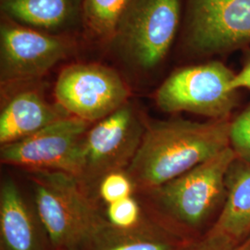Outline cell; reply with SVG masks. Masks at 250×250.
Wrapping results in <instances>:
<instances>
[{
	"instance_id": "obj_1",
	"label": "cell",
	"mask_w": 250,
	"mask_h": 250,
	"mask_svg": "<svg viewBox=\"0 0 250 250\" xmlns=\"http://www.w3.org/2000/svg\"><path fill=\"white\" fill-rule=\"evenodd\" d=\"M231 121H146L140 146L126 169L143 194L230 146Z\"/></svg>"
},
{
	"instance_id": "obj_2",
	"label": "cell",
	"mask_w": 250,
	"mask_h": 250,
	"mask_svg": "<svg viewBox=\"0 0 250 250\" xmlns=\"http://www.w3.org/2000/svg\"><path fill=\"white\" fill-rule=\"evenodd\" d=\"M29 181L38 216L53 250H81L106 224L88 191L72 174L30 170Z\"/></svg>"
},
{
	"instance_id": "obj_3",
	"label": "cell",
	"mask_w": 250,
	"mask_h": 250,
	"mask_svg": "<svg viewBox=\"0 0 250 250\" xmlns=\"http://www.w3.org/2000/svg\"><path fill=\"white\" fill-rule=\"evenodd\" d=\"M237 156L232 146L216 154L147 195L156 214L186 229L201 227L226 196V176Z\"/></svg>"
},
{
	"instance_id": "obj_4",
	"label": "cell",
	"mask_w": 250,
	"mask_h": 250,
	"mask_svg": "<svg viewBox=\"0 0 250 250\" xmlns=\"http://www.w3.org/2000/svg\"><path fill=\"white\" fill-rule=\"evenodd\" d=\"M181 14V0H131L109 45L129 66L152 71L170 52Z\"/></svg>"
},
{
	"instance_id": "obj_5",
	"label": "cell",
	"mask_w": 250,
	"mask_h": 250,
	"mask_svg": "<svg viewBox=\"0 0 250 250\" xmlns=\"http://www.w3.org/2000/svg\"><path fill=\"white\" fill-rule=\"evenodd\" d=\"M234 73L218 61L190 65L171 72L155 93L157 107L167 113L190 112L226 120L237 104L232 89Z\"/></svg>"
},
{
	"instance_id": "obj_6",
	"label": "cell",
	"mask_w": 250,
	"mask_h": 250,
	"mask_svg": "<svg viewBox=\"0 0 250 250\" xmlns=\"http://www.w3.org/2000/svg\"><path fill=\"white\" fill-rule=\"evenodd\" d=\"M146 120L130 102L93 124L81 144L76 178L87 191L97 188L100 179L126 170L138 150Z\"/></svg>"
},
{
	"instance_id": "obj_7",
	"label": "cell",
	"mask_w": 250,
	"mask_h": 250,
	"mask_svg": "<svg viewBox=\"0 0 250 250\" xmlns=\"http://www.w3.org/2000/svg\"><path fill=\"white\" fill-rule=\"evenodd\" d=\"M183 43L188 53L210 57L250 45V0H188Z\"/></svg>"
},
{
	"instance_id": "obj_8",
	"label": "cell",
	"mask_w": 250,
	"mask_h": 250,
	"mask_svg": "<svg viewBox=\"0 0 250 250\" xmlns=\"http://www.w3.org/2000/svg\"><path fill=\"white\" fill-rule=\"evenodd\" d=\"M56 102L70 116L95 124L130 100V89L116 70L98 63H74L60 72Z\"/></svg>"
},
{
	"instance_id": "obj_9",
	"label": "cell",
	"mask_w": 250,
	"mask_h": 250,
	"mask_svg": "<svg viewBox=\"0 0 250 250\" xmlns=\"http://www.w3.org/2000/svg\"><path fill=\"white\" fill-rule=\"evenodd\" d=\"M75 44L58 36L23 26L7 19L0 23V82L2 87L41 78L73 53Z\"/></svg>"
},
{
	"instance_id": "obj_10",
	"label": "cell",
	"mask_w": 250,
	"mask_h": 250,
	"mask_svg": "<svg viewBox=\"0 0 250 250\" xmlns=\"http://www.w3.org/2000/svg\"><path fill=\"white\" fill-rule=\"evenodd\" d=\"M93 124L68 116L26 138L1 146L2 164L30 170H57L77 176L81 144Z\"/></svg>"
},
{
	"instance_id": "obj_11",
	"label": "cell",
	"mask_w": 250,
	"mask_h": 250,
	"mask_svg": "<svg viewBox=\"0 0 250 250\" xmlns=\"http://www.w3.org/2000/svg\"><path fill=\"white\" fill-rule=\"evenodd\" d=\"M0 250H53L35 206L12 178L0 188Z\"/></svg>"
},
{
	"instance_id": "obj_12",
	"label": "cell",
	"mask_w": 250,
	"mask_h": 250,
	"mask_svg": "<svg viewBox=\"0 0 250 250\" xmlns=\"http://www.w3.org/2000/svg\"><path fill=\"white\" fill-rule=\"evenodd\" d=\"M70 116L57 103H49L42 92L25 86L6 99L0 113V145L26 138L47 125Z\"/></svg>"
},
{
	"instance_id": "obj_13",
	"label": "cell",
	"mask_w": 250,
	"mask_h": 250,
	"mask_svg": "<svg viewBox=\"0 0 250 250\" xmlns=\"http://www.w3.org/2000/svg\"><path fill=\"white\" fill-rule=\"evenodd\" d=\"M83 0H0L2 18L52 35L83 25Z\"/></svg>"
},
{
	"instance_id": "obj_14",
	"label": "cell",
	"mask_w": 250,
	"mask_h": 250,
	"mask_svg": "<svg viewBox=\"0 0 250 250\" xmlns=\"http://www.w3.org/2000/svg\"><path fill=\"white\" fill-rule=\"evenodd\" d=\"M185 242L170 227L148 218L129 230L116 229L106 223L81 250H177Z\"/></svg>"
},
{
	"instance_id": "obj_15",
	"label": "cell",
	"mask_w": 250,
	"mask_h": 250,
	"mask_svg": "<svg viewBox=\"0 0 250 250\" xmlns=\"http://www.w3.org/2000/svg\"><path fill=\"white\" fill-rule=\"evenodd\" d=\"M215 232H222L236 241L250 232V162L237 158L226 176V196Z\"/></svg>"
},
{
	"instance_id": "obj_16",
	"label": "cell",
	"mask_w": 250,
	"mask_h": 250,
	"mask_svg": "<svg viewBox=\"0 0 250 250\" xmlns=\"http://www.w3.org/2000/svg\"><path fill=\"white\" fill-rule=\"evenodd\" d=\"M131 0H83V26L94 38L109 44Z\"/></svg>"
},
{
	"instance_id": "obj_17",
	"label": "cell",
	"mask_w": 250,
	"mask_h": 250,
	"mask_svg": "<svg viewBox=\"0 0 250 250\" xmlns=\"http://www.w3.org/2000/svg\"><path fill=\"white\" fill-rule=\"evenodd\" d=\"M104 217L108 225L121 230L138 227L149 218L145 215L143 208L134 196L106 205Z\"/></svg>"
},
{
	"instance_id": "obj_18",
	"label": "cell",
	"mask_w": 250,
	"mask_h": 250,
	"mask_svg": "<svg viewBox=\"0 0 250 250\" xmlns=\"http://www.w3.org/2000/svg\"><path fill=\"white\" fill-rule=\"evenodd\" d=\"M97 190L99 198L106 205L132 197L136 192L134 181L126 170L107 173L100 179Z\"/></svg>"
},
{
	"instance_id": "obj_19",
	"label": "cell",
	"mask_w": 250,
	"mask_h": 250,
	"mask_svg": "<svg viewBox=\"0 0 250 250\" xmlns=\"http://www.w3.org/2000/svg\"><path fill=\"white\" fill-rule=\"evenodd\" d=\"M230 146L237 158L250 162V106L231 122Z\"/></svg>"
},
{
	"instance_id": "obj_20",
	"label": "cell",
	"mask_w": 250,
	"mask_h": 250,
	"mask_svg": "<svg viewBox=\"0 0 250 250\" xmlns=\"http://www.w3.org/2000/svg\"><path fill=\"white\" fill-rule=\"evenodd\" d=\"M177 250H241V244L224 233L210 229L202 238L186 241Z\"/></svg>"
},
{
	"instance_id": "obj_21",
	"label": "cell",
	"mask_w": 250,
	"mask_h": 250,
	"mask_svg": "<svg viewBox=\"0 0 250 250\" xmlns=\"http://www.w3.org/2000/svg\"><path fill=\"white\" fill-rule=\"evenodd\" d=\"M232 89L238 91L241 88L250 90V52H249L241 71L234 73L231 82Z\"/></svg>"
},
{
	"instance_id": "obj_22",
	"label": "cell",
	"mask_w": 250,
	"mask_h": 250,
	"mask_svg": "<svg viewBox=\"0 0 250 250\" xmlns=\"http://www.w3.org/2000/svg\"><path fill=\"white\" fill-rule=\"evenodd\" d=\"M241 250H250V237L247 241L241 244Z\"/></svg>"
}]
</instances>
